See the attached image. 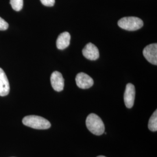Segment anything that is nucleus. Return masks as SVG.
Segmentation results:
<instances>
[{
  "mask_svg": "<svg viewBox=\"0 0 157 157\" xmlns=\"http://www.w3.org/2000/svg\"><path fill=\"white\" fill-rule=\"evenodd\" d=\"M148 127L150 130L152 132L157 131V111L155 110L153 113L151 118L149 119Z\"/></svg>",
  "mask_w": 157,
  "mask_h": 157,
  "instance_id": "nucleus-11",
  "label": "nucleus"
},
{
  "mask_svg": "<svg viewBox=\"0 0 157 157\" xmlns=\"http://www.w3.org/2000/svg\"><path fill=\"white\" fill-rule=\"evenodd\" d=\"M71 35L67 32L60 34L56 40V47L59 50H64L70 44Z\"/></svg>",
  "mask_w": 157,
  "mask_h": 157,
  "instance_id": "nucleus-10",
  "label": "nucleus"
},
{
  "mask_svg": "<svg viewBox=\"0 0 157 157\" xmlns=\"http://www.w3.org/2000/svg\"><path fill=\"white\" fill-rule=\"evenodd\" d=\"M41 4L46 6H53L55 4V0H40Z\"/></svg>",
  "mask_w": 157,
  "mask_h": 157,
  "instance_id": "nucleus-14",
  "label": "nucleus"
},
{
  "mask_svg": "<svg viewBox=\"0 0 157 157\" xmlns=\"http://www.w3.org/2000/svg\"><path fill=\"white\" fill-rule=\"evenodd\" d=\"M118 26L121 28L128 31H135L143 26V21L135 17H124L118 22Z\"/></svg>",
  "mask_w": 157,
  "mask_h": 157,
  "instance_id": "nucleus-3",
  "label": "nucleus"
},
{
  "mask_svg": "<svg viewBox=\"0 0 157 157\" xmlns=\"http://www.w3.org/2000/svg\"><path fill=\"white\" fill-rule=\"evenodd\" d=\"M83 56L91 61L97 60L99 56V51L94 44L89 43L84 47L82 50Z\"/></svg>",
  "mask_w": 157,
  "mask_h": 157,
  "instance_id": "nucleus-8",
  "label": "nucleus"
},
{
  "mask_svg": "<svg viewBox=\"0 0 157 157\" xmlns=\"http://www.w3.org/2000/svg\"><path fill=\"white\" fill-rule=\"evenodd\" d=\"M9 25L4 19L0 17V30H6L8 28Z\"/></svg>",
  "mask_w": 157,
  "mask_h": 157,
  "instance_id": "nucleus-13",
  "label": "nucleus"
},
{
  "mask_svg": "<svg viewBox=\"0 0 157 157\" xmlns=\"http://www.w3.org/2000/svg\"><path fill=\"white\" fill-rule=\"evenodd\" d=\"M86 126L91 133L97 136L105 132V126L102 119L95 113H90L86 119Z\"/></svg>",
  "mask_w": 157,
  "mask_h": 157,
  "instance_id": "nucleus-1",
  "label": "nucleus"
},
{
  "mask_svg": "<svg viewBox=\"0 0 157 157\" xmlns=\"http://www.w3.org/2000/svg\"><path fill=\"white\" fill-rule=\"evenodd\" d=\"M10 90V86L8 79L3 69L0 67V96L4 97L8 95Z\"/></svg>",
  "mask_w": 157,
  "mask_h": 157,
  "instance_id": "nucleus-9",
  "label": "nucleus"
},
{
  "mask_svg": "<svg viewBox=\"0 0 157 157\" xmlns=\"http://www.w3.org/2000/svg\"><path fill=\"white\" fill-rule=\"evenodd\" d=\"M136 90L135 86L132 83H128L126 86L124 93V102L126 107L132 108L135 102Z\"/></svg>",
  "mask_w": 157,
  "mask_h": 157,
  "instance_id": "nucleus-6",
  "label": "nucleus"
},
{
  "mask_svg": "<svg viewBox=\"0 0 157 157\" xmlns=\"http://www.w3.org/2000/svg\"><path fill=\"white\" fill-rule=\"evenodd\" d=\"M146 59L152 64L157 65V44L153 43L146 46L143 51Z\"/></svg>",
  "mask_w": 157,
  "mask_h": 157,
  "instance_id": "nucleus-4",
  "label": "nucleus"
},
{
  "mask_svg": "<svg viewBox=\"0 0 157 157\" xmlns=\"http://www.w3.org/2000/svg\"><path fill=\"white\" fill-rule=\"evenodd\" d=\"M10 4L13 10L20 11L23 6V0H10Z\"/></svg>",
  "mask_w": 157,
  "mask_h": 157,
  "instance_id": "nucleus-12",
  "label": "nucleus"
},
{
  "mask_svg": "<svg viewBox=\"0 0 157 157\" xmlns=\"http://www.w3.org/2000/svg\"><path fill=\"white\" fill-rule=\"evenodd\" d=\"M105 157V156H103V155H100V156H98V157Z\"/></svg>",
  "mask_w": 157,
  "mask_h": 157,
  "instance_id": "nucleus-15",
  "label": "nucleus"
},
{
  "mask_svg": "<svg viewBox=\"0 0 157 157\" xmlns=\"http://www.w3.org/2000/svg\"><path fill=\"white\" fill-rule=\"evenodd\" d=\"M76 83L79 88L82 89H87L94 84L93 79L83 72L78 73L75 78Z\"/></svg>",
  "mask_w": 157,
  "mask_h": 157,
  "instance_id": "nucleus-5",
  "label": "nucleus"
},
{
  "mask_svg": "<svg viewBox=\"0 0 157 157\" xmlns=\"http://www.w3.org/2000/svg\"><path fill=\"white\" fill-rule=\"evenodd\" d=\"M23 124L30 128L39 130L49 129L50 122L45 118L37 115H29L23 119Z\"/></svg>",
  "mask_w": 157,
  "mask_h": 157,
  "instance_id": "nucleus-2",
  "label": "nucleus"
},
{
  "mask_svg": "<svg viewBox=\"0 0 157 157\" xmlns=\"http://www.w3.org/2000/svg\"><path fill=\"white\" fill-rule=\"evenodd\" d=\"M51 84L54 90L60 92L63 90L64 78L62 75L58 71H54L51 76Z\"/></svg>",
  "mask_w": 157,
  "mask_h": 157,
  "instance_id": "nucleus-7",
  "label": "nucleus"
}]
</instances>
